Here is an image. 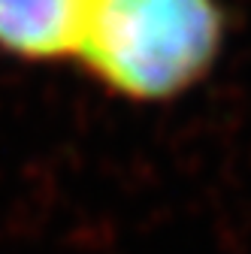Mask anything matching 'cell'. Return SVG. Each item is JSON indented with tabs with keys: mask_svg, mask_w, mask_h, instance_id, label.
Masks as SVG:
<instances>
[{
	"mask_svg": "<svg viewBox=\"0 0 251 254\" xmlns=\"http://www.w3.org/2000/svg\"><path fill=\"white\" fill-rule=\"evenodd\" d=\"M221 37L215 0H97L79 58L124 97L167 100L206 76Z\"/></svg>",
	"mask_w": 251,
	"mask_h": 254,
	"instance_id": "obj_1",
	"label": "cell"
},
{
	"mask_svg": "<svg viewBox=\"0 0 251 254\" xmlns=\"http://www.w3.org/2000/svg\"><path fill=\"white\" fill-rule=\"evenodd\" d=\"M97 0H0V49L49 61L79 55Z\"/></svg>",
	"mask_w": 251,
	"mask_h": 254,
	"instance_id": "obj_2",
	"label": "cell"
}]
</instances>
